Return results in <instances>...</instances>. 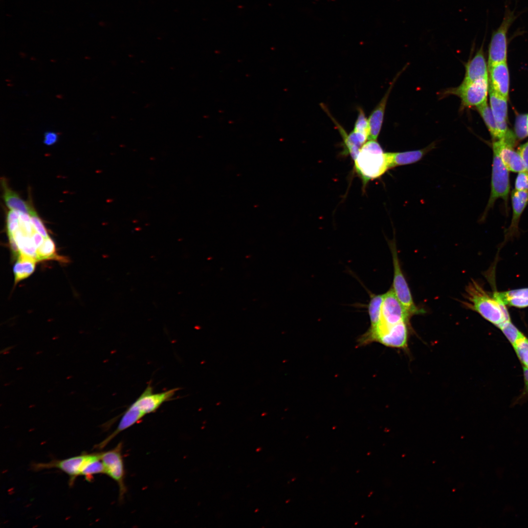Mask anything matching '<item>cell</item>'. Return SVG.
<instances>
[{
    "mask_svg": "<svg viewBox=\"0 0 528 528\" xmlns=\"http://www.w3.org/2000/svg\"><path fill=\"white\" fill-rule=\"evenodd\" d=\"M488 69L490 85L497 93L508 99L509 78L506 62L494 65Z\"/></svg>",
    "mask_w": 528,
    "mask_h": 528,
    "instance_id": "cell-13",
    "label": "cell"
},
{
    "mask_svg": "<svg viewBox=\"0 0 528 528\" xmlns=\"http://www.w3.org/2000/svg\"><path fill=\"white\" fill-rule=\"evenodd\" d=\"M29 215L30 221L34 230L40 233L45 239L48 238L49 236L42 220L33 208L31 210Z\"/></svg>",
    "mask_w": 528,
    "mask_h": 528,
    "instance_id": "cell-30",
    "label": "cell"
},
{
    "mask_svg": "<svg viewBox=\"0 0 528 528\" xmlns=\"http://www.w3.org/2000/svg\"><path fill=\"white\" fill-rule=\"evenodd\" d=\"M518 152L522 158L526 170L528 171V141L519 146Z\"/></svg>",
    "mask_w": 528,
    "mask_h": 528,
    "instance_id": "cell-34",
    "label": "cell"
},
{
    "mask_svg": "<svg viewBox=\"0 0 528 528\" xmlns=\"http://www.w3.org/2000/svg\"><path fill=\"white\" fill-rule=\"evenodd\" d=\"M353 161L355 172L362 180L363 188L370 181L380 177L389 169L387 153L375 140H368Z\"/></svg>",
    "mask_w": 528,
    "mask_h": 528,
    "instance_id": "cell-2",
    "label": "cell"
},
{
    "mask_svg": "<svg viewBox=\"0 0 528 528\" xmlns=\"http://www.w3.org/2000/svg\"><path fill=\"white\" fill-rule=\"evenodd\" d=\"M512 218L508 229L507 236L515 235L518 231L520 217L528 204V191L514 190L511 193Z\"/></svg>",
    "mask_w": 528,
    "mask_h": 528,
    "instance_id": "cell-18",
    "label": "cell"
},
{
    "mask_svg": "<svg viewBox=\"0 0 528 528\" xmlns=\"http://www.w3.org/2000/svg\"><path fill=\"white\" fill-rule=\"evenodd\" d=\"M515 190L528 191V171L519 172L515 181Z\"/></svg>",
    "mask_w": 528,
    "mask_h": 528,
    "instance_id": "cell-32",
    "label": "cell"
},
{
    "mask_svg": "<svg viewBox=\"0 0 528 528\" xmlns=\"http://www.w3.org/2000/svg\"><path fill=\"white\" fill-rule=\"evenodd\" d=\"M30 237L37 249L43 244L45 239L43 236L36 231H34Z\"/></svg>",
    "mask_w": 528,
    "mask_h": 528,
    "instance_id": "cell-35",
    "label": "cell"
},
{
    "mask_svg": "<svg viewBox=\"0 0 528 528\" xmlns=\"http://www.w3.org/2000/svg\"><path fill=\"white\" fill-rule=\"evenodd\" d=\"M394 265L393 290L398 300L411 314L422 313L415 304L407 282L402 273L395 242H390Z\"/></svg>",
    "mask_w": 528,
    "mask_h": 528,
    "instance_id": "cell-7",
    "label": "cell"
},
{
    "mask_svg": "<svg viewBox=\"0 0 528 528\" xmlns=\"http://www.w3.org/2000/svg\"><path fill=\"white\" fill-rule=\"evenodd\" d=\"M467 306L480 314L484 318L498 328L511 320L505 305L496 299L492 293L486 291L476 282H472L466 288Z\"/></svg>",
    "mask_w": 528,
    "mask_h": 528,
    "instance_id": "cell-3",
    "label": "cell"
},
{
    "mask_svg": "<svg viewBox=\"0 0 528 528\" xmlns=\"http://www.w3.org/2000/svg\"><path fill=\"white\" fill-rule=\"evenodd\" d=\"M93 453H83L80 455L63 460H53L47 462H33L31 469L34 471L45 469H57L67 474L69 478L70 486L72 485L76 478L81 476L82 471Z\"/></svg>",
    "mask_w": 528,
    "mask_h": 528,
    "instance_id": "cell-8",
    "label": "cell"
},
{
    "mask_svg": "<svg viewBox=\"0 0 528 528\" xmlns=\"http://www.w3.org/2000/svg\"><path fill=\"white\" fill-rule=\"evenodd\" d=\"M490 108L497 125L506 123L507 99L497 93L489 83Z\"/></svg>",
    "mask_w": 528,
    "mask_h": 528,
    "instance_id": "cell-20",
    "label": "cell"
},
{
    "mask_svg": "<svg viewBox=\"0 0 528 528\" xmlns=\"http://www.w3.org/2000/svg\"><path fill=\"white\" fill-rule=\"evenodd\" d=\"M20 212L10 210L7 215V229L8 235H12L20 228Z\"/></svg>",
    "mask_w": 528,
    "mask_h": 528,
    "instance_id": "cell-31",
    "label": "cell"
},
{
    "mask_svg": "<svg viewBox=\"0 0 528 528\" xmlns=\"http://www.w3.org/2000/svg\"><path fill=\"white\" fill-rule=\"evenodd\" d=\"M528 114H520L517 116L515 124L516 137L523 139L528 136L527 119Z\"/></svg>",
    "mask_w": 528,
    "mask_h": 528,
    "instance_id": "cell-29",
    "label": "cell"
},
{
    "mask_svg": "<svg viewBox=\"0 0 528 528\" xmlns=\"http://www.w3.org/2000/svg\"><path fill=\"white\" fill-rule=\"evenodd\" d=\"M523 373L525 382V391L528 393V368L523 367Z\"/></svg>",
    "mask_w": 528,
    "mask_h": 528,
    "instance_id": "cell-36",
    "label": "cell"
},
{
    "mask_svg": "<svg viewBox=\"0 0 528 528\" xmlns=\"http://www.w3.org/2000/svg\"><path fill=\"white\" fill-rule=\"evenodd\" d=\"M527 128H528V116H527Z\"/></svg>",
    "mask_w": 528,
    "mask_h": 528,
    "instance_id": "cell-37",
    "label": "cell"
},
{
    "mask_svg": "<svg viewBox=\"0 0 528 528\" xmlns=\"http://www.w3.org/2000/svg\"><path fill=\"white\" fill-rule=\"evenodd\" d=\"M514 143V136L509 132L504 138L494 141L492 147L498 150L502 162L508 171L519 173L526 169L520 154L513 148Z\"/></svg>",
    "mask_w": 528,
    "mask_h": 528,
    "instance_id": "cell-10",
    "label": "cell"
},
{
    "mask_svg": "<svg viewBox=\"0 0 528 528\" xmlns=\"http://www.w3.org/2000/svg\"><path fill=\"white\" fill-rule=\"evenodd\" d=\"M493 297L506 306L520 308L528 307V287L495 291Z\"/></svg>",
    "mask_w": 528,
    "mask_h": 528,
    "instance_id": "cell-17",
    "label": "cell"
},
{
    "mask_svg": "<svg viewBox=\"0 0 528 528\" xmlns=\"http://www.w3.org/2000/svg\"><path fill=\"white\" fill-rule=\"evenodd\" d=\"M55 245L53 240L49 237L44 239L43 244L37 249V260L55 258Z\"/></svg>",
    "mask_w": 528,
    "mask_h": 528,
    "instance_id": "cell-26",
    "label": "cell"
},
{
    "mask_svg": "<svg viewBox=\"0 0 528 528\" xmlns=\"http://www.w3.org/2000/svg\"><path fill=\"white\" fill-rule=\"evenodd\" d=\"M491 192L485 210L481 218L484 220L495 201L502 198L506 203L510 189L508 170L502 162L498 150L493 147Z\"/></svg>",
    "mask_w": 528,
    "mask_h": 528,
    "instance_id": "cell-5",
    "label": "cell"
},
{
    "mask_svg": "<svg viewBox=\"0 0 528 528\" xmlns=\"http://www.w3.org/2000/svg\"><path fill=\"white\" fill-rule=\"evenodd\" d=\"M383 294H371L368 310L371 322L370 327L375 326L379 322L381 314Z\"/></svg>",
    "mask_w": 528,
    "mask_h": 528,
    "instance_id": "cell-24",
    "label": "cell"
},
{
    "mask_svg": "<svg viewBox=\"0 0 528 528\" xmlns=\"http://www.w3.org/2000/svg\"><path fill=\"white\" fill-rule=\"evenodd\" d=\"M37 261L33 258L19 254L13 267L15 284L28 277L34 271Z\"/></svg>",
    "mask_w": 528,
    "mask_h": 528,
    "instance_id": "cell-21",
    "label": "cell"
},
{
    "mask_svg": "<svg viewBox=\"0 0 528 528\" xmlns=\"http://www.w3.org/2000/svg\"><path fill=\"white\" fill-rule=\"evenodd\" d=\"M321 107L330 117L342 136L344 143V153L349 154L354 160L357 156L361 148L368 139L353 131L348 134L341 125L332 116L326 106L323 105Z\"/></svg>",
    "mask_w": 528,
    "mask_h": 528,
    "instance_id": "cell-12",
    "label": "cell"
},
{
    "mask_svg": "<svg viewBox=\"0 0 528 528\" xmlns=\"http://www.w3.org/2000/svg\"><path fill=\"white\" fill-rule=\"evenodd\" d=\"M498 328L501 330L512 346L524 336V334L513 324L511 320L505 322Z\"/></svg>",
    "mask_w": 528,
    "mask_h": 528,
    "instance_id": "cell-25",
    "label": "cell"
},
{
    "mask_svg": "<svg viewBox=\"0 0 528 528\" xmlns=\"http://www.w3.org/2000/svg\"><path fill=\"white\" fill-rule=\"evenodd\" d=\"M476 109L484 121L493 139L495 141L503 138L497 123L487 101L477 107Z\"/></svg>",
    "mask_w": 528,
    "mask_h": 528,
    "instance_id": "cell-22",
    "label": "cell"
},
{
    "mask_svg": "<svg viewBox=\"0 0 528 528\" xmlns=\"http://www.w3.org/2000/svg\"><path fill=\"white\" fill-rule=\"evenodd\" d=\"M514 10L509 5L505 6L503 20L498 28L492 34L488 49V68L496 64L506 62L507 35L508 30L517 18Z\"/></svg>",
    "mask_w": 528,
    "mask_h": 528,
    "instance_id": "cell-4",
    "label": "cell"
},
{
    "mask_svg": "<svg viewBox=\"0 0 528 528\" xmlns=\"http://www.w3.org/2000/svg\"><path fill=\"white\" fill-rule=\"evenodd\" d=\"M179 388L154 393L149 383L143 392L132 402L145 416L155 412L164 402L172 400Z\"/></svg>",
    "mask_w": 528,
    "mask_h": 528,
    "instance_id": "cell-11",
    "label": "cell"
},
{
    "mask_svg": "<svg viewBox=\"0 0 528 528\" xmlns=\"http://www.w3.org/2000/svg\"><path fill=\"white\" fill-rule=\"evenodd\" d=\"M398 76V75H397L394 79L386 92L369 117V136L368 140H377L383 124L387 100Z\"/></svg>",
    "mask_w": 528,
    "mask_h": 528,
    "instance_id": "cell-14",
    "label": "cell"
},
{
    "mask_svg": "<svg viewBox=\"0 0 528 528\" xmlns=\"http://www.w3.org/2000/svg\"><path fill=\"white\" fill-rule=\"evenodd\" d=\"M411 314L403 306L391 288L384 294L381 314L378 323L370 327L358 341L360 345L377 342L381 344L385 338L402 322L409 323Z\"/></svg>",
    "mask_w": 528,
    "mask_h": 528,
    "instance_id": "cell-1",
    "label": "cell"
},
{
    "mask_svg": "<svg viewBox=\"0 0 528 528\" xmlns=\"http://www.w3.org/2000/svg\"><path fill=\"white\" fill-rule=\"evenodd\" d=\"M1 184L3 200L7 207L10 210L29 214L33 207L23 200L17 192L10 188L4 177L1 179Z\"/></svg>",
    "mask_w": 528,
    "mask_h": 528,
    "instance_id": "cell-19",
    "label": "cell"
},
{
    "mask_svg": "<svg viewBox=\"0 0 528 528\" xmlns=\"http://www.w3.org/2000/svg\"><path fill=\"white\" fill-rule=\"evenodd\" d=\"M358 111L357 117L352 131L368 139L369 136L368 119L366 117L363 109L359 108Z\"/></svg>",
    "mask_w": 528,
    "mask_h": 528,
    "instance_id": "cell-27",
    "label": "cell"
},
{
    "mask_svg": "<svg viewBox=\"0 0 528 528\" xmlns=\"http://www.w3.org/2000/svg\"><path fill=\"white\" fill-rule=\"evenodd\" d=\"M98 474H105V468L100 459V453H93L91 458L85 465L81 476L88 482H91L93 476Z\"/></svg>",
    "mask_w": 528,
    "mask_h": 528,
    "instance_id": "cell-23",
    "label": "cell"
},
{
    "mask_svg": "<svg viewBox=\"0 0 528 528\" xmlns=\"http://www.w3.org/2000/svg\"><path fill=\"white\" fill-rule=\"evenodd\" d=\"M435 142L419 150L402 152L387 153L389 169L408 165L421 160L425 155L435 148Z\"/></svg>",
    "mask_w": 528,
    "mask_h": 528,
    "instance_id": "cell-15",
    "label": "cell"
},
{
    "mask_svg": "<svg viewBox=\"0 0 528 528\" xmlns=\"http://www.w3.org/2000/svg\"><path fill=\"white\" fill-rule=\"evenodd\" d=\"M465 67L463 83H468L488 76L483 45L473 58L466 64Z\"/></svg>",
    "mask_w": 528,
    "mask_h": 528,
    "instance_id": "cell-16",
    "label": "cell"
},
{
    "mask_svg": "<svg viewBox=\"0 0 528 528\" xmlns=\"http://www.w3.org/2000/svg\"><path fill=\"white\" fill-rule=\"evenodd\" d=\"M122 447V443L119 442L114 448L100 452V459L105 468V474L117 483L120 500L123 499L126 491Z\"/></svg>",
    "mask_w": 528,
    "mask_h": 528,
    "instance_id": "cell-9",
    "label": "cell"
},
{
    "mask_svg": "<svg viewBox=\"0 0 528 528\" xmlns=\"http://www.w3.org/2000/svg\"><path fill=\"white\" fill-rule=\"evenodd\" d=\"M513 347L524 367L528 368V339L524 335Z\"/></svg>",
    "mask_w": 528,
    "mask_h": 528,
    "instance_id": "cell-28",
    "label": "cell"
},
{
    "mask_svg": "<svg viewBox=\"0 0 528 528\" xmlns=\"http://www.w3.org/2000/svg\"><path fill=\"white\" fill-rule=\"evenodd\" d=\"M488 88V76L468 83H462L458 87L447 90L446 93L458 96L462 108H476L487 101Z\"/></svg>",
    "mask_w": 528,
    "mask_h": 528,
    "instance_id": "cell-6",
    "label": "cell"
},
{
    "mask_svg": "<svg viewBox=\"0 0 528 528\" xmlns=\"http://www.w3.org/2000/svg\"><path fill=\"white\" fill-rule=\"evenodd\" d=\"M58 140V134L53 132H47L44 134V143L47 146L55 144Z\"/></svg>",
    "mask_w": 528,
    "mask_h": 528,
    "instance_id": "cell-33",
    "label": "cell"
}]
</instances>
